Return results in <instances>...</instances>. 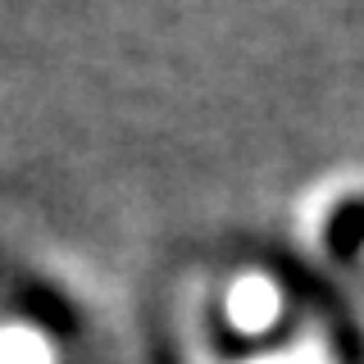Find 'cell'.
Masks as SVG:
<instances>
[{"label":"cell","instance_id":"2","mask_svg":"<svg viewBox=\"0 0 364 364\" xmlns=\"http://www.w3.org/2000/svg\"><path fill=\"white\" fill-rule=\"evenodd\" d=\"M242 364H333V350L323 346V337L305 333L301 341L273 350V355H255V360H242Z\"/></svg>","mask_w":364,"mask_h":364},{"label":"cell","instance_id":"3","mask_svg":"<svg viewBox=\"0 0 364 364\" xmlns=\"http://www.w3.org/2000/svg\"><path fill=\"white\" fill-rule=\"evenodd\" d=\"M0 360L5 364H46V346H41V337L23 333V328H9V333H0Z\"/></svg>","mask_w":364,"mask_h":364},{"label":"cell","instance_id":"1","mask_svg":"<svg viewBox=\"0 0 364 364\" xmlns=\"http://www.w3.org/2000/svg\"><path fill=\"white\" fill-rule=\"evenodd\" d=\"M228 314L242 333H264V328L278 318V291L264 278H242L228 296Z\"/></svg>","mask_w":364,"mask_h":364}]
</instances>
